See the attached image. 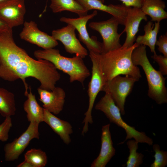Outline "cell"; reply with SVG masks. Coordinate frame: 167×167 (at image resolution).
I'll return each instance as SVG.
<instances>
[{"instance_id":"cell-6","label":"cell","mask_w":167,"mask_h":167,"mask_svg":"<svg viewBox=\"0 0 167 167\" xmlns=\"http://www.w3.org/2000/svg\"><path fill=\"white\" fill-rule=\"evenodd\" d=\"M89 56L92 63V76L88 90V107L84 114L85 117L83 122L84 123L81 133L83 135L88 131V123L92 124L93 122L92 113L94 103L97 95L100 91H102L106 82L102 71L98 54L89 52Z\"/></svg>"},{"instance_id":"cell-23","label":"cell","mask_w":167,"mask_h":167,"mask_svg":"<svg viewBox=\"0 0 167 167\" xmlns=\"http://www.w3.org/2000/svg\"><path fill=\"white\" fill-rule=\"evenodd\" d=\"M16 110L14 94L0 88V114L4 117L14 115Z\"/></svg>"},{"instance_id":"cell-25","label":"cell","mask_w":167,"mask_h":167,"mask_svg":"<svg viewBox=\"0 0 167 167\" xmlns=\"http://www.w3.org/2000/svg\"><path fill=\"white\" fill-rule=\"evenodd\" d=\"M24 160L31 163L34 167H44L47 162L46 153L40 149L32 148L24 154Z\"/></svg>"},{"instance_id":"cell-10","label":"cell","mask_w":167,"mask_h":167,"mask_svg":"<svg viewBox=\"0 0 167 167\" xmlns=\"http://www.w3.org/2000/svg\"><path fill=\"white\" fill-rule=\"evenodd\" d=\"M39 125L36 122H30L26 130L18 138L5 145L4 150L6 161H14L18 159L32 139H39Z\"/></svg>"},{"instance_id":"cell-19","label":"cell","mask_w":167,"mask_h":167,"mask_svg":"<svg viewBox=\"0 0 167 167\" xmlns=\"http://www.w3.org/2000/svg\"><path fill=\"white\" fill-rule=\"evenodd\" d=\"M30 91L25 96L27 99L23 104V108L27 113L28 122L38 124L43 122L44 108L38 103L34 94H33L29 88Z\"/></svg>"},{"instance_id":"cell-3","label":"cell","mask_w":167,"mask_h":167,"mask_svg":"<svg viewBox=\"0 0 167 167\" xmlns=\"http://www.w3.org/2000/svg\"><path fill=\"white\" fill-rule=\"evenodd\" d=\"M34 55L37 59H44L50 62L57 69L67 74L71 83L77 81L84 86L85 80L90 75V71L83 58L79 56L65 57L60 54L58 49L54 48L36 50Z\"/></svg>"},{"instance_id":"cell-7","label":"cell","mask_w":167,"mask_h":167,"mask_svg":"<svg viewBox=\"0 0 167 167\" xmlns=\"http://www.w3.org/2000/svg\"><path fill=\"white\" fill-rule=\"evenodd\" d=\"M137 81L129 76L118 75L107 82L103 88L102 91L110 94L122 115L125 114L126 98L131 92L135 83Z\"/></svg>"},{"instance_id":"cell-16","label":"cell","mask_w":167,"mask_h":167,"mask_svg":"<svg viewBox=\"0 0 167 167\" xmlns=\"http://www.w3.org/2000/svg\"><path fill=\"white\" fill-rule=\"evenodd\" d=\"M88 11L96 9L108 13L118 21L120 24L124 25L130 6L124 4L106 5L101 0H77Z\"/></svg>"},{"instance_id":"cell-26","label":"cell","mask_w":167,"mask_h":167,"mask_svg":"<svg viewBox=\"0 0 167 167\" xmlns=\"http://www.w3.org/2000/svg\"><path fill=\"white\" fill-rule=\"evenodd\" d=\"M153 149L155 152V160L151 165V167H165L167 165V152L161 150L159 145L154 144Z\"/></svg>"},{"instance_id":"cell-33","label":"cell","mask_w":167,"mask_h":167,"mask_svg":"<svg viewBox=\"0 0 167 167\" xmlns=\"http://www.w3.org/2000/svg\"><path fill=\"white\" fill-rule=\"evenodd\" d=\"M5 0H0V2H3L4 1H5Z\"/></svg>"},{"instance_id":"cell-17","label":"cell","mask_w":167,"mask_h":167,"mask_svg":"<svg viewBox=\"0 0 167 167\" xmlns=\"http://www.w3.org/2000/svg\"><path fill=\"white\" fill-rule=\"evenodd\" d=\"M110 126V124H108L102 127L101 150L97 157L91 164V167H105L115 154L116 150L113 146Z\"/></svg>"},{"instance_id":"cell-9","label":"cell","mask_w":167,"mask_h":167,"mask_svg":"<svg viewBox=\"0 0 167 167\" xmlns=\"http://www.w3.org/2000/svg\"><path fill=\"white\" fill-rule=\"evenodd\" d=\"M97 14L96 11L89 15L79 16L78 18H71L62 17L60 21L69 24L74 26L79 32L78 35L79 41L86 46L89 52L102 54L103 53L102 43L97 40L95 36L90 37L87 30L86 24L88 21L96 16Z\"/></svg>"},{"instance_id":"cell-11","label":"cell","mask_w":167,"mask_h":167,"mask_svg":"<svg viewBox=\"0 0 167 167\" xmlns=\"http://www.w3.org/2000/svg\"><path fill=\"white\" fill-rule=\"evenodd\" d=\"M75 30L74 26L68 24L60 29L53 30L52 36L63 44L66 52L84 58L88 55V52L76 38Z\"/></svg>"},{"instance_id":"cell-28","label":"cell","mask_w":167,"mask_h":167,"mask_svg":"<svg viewBox=\"0 0 167 167\" xmlns=\"http://www.w3.org/2000/svg\"><path fill=\"white\" fill-rule=\"evenodd\" d=\"M151 58L156 62L159 66V71L163 75H167V57L163 55L154 54Z\"/></svg>"},{"instance_id":"cell-31","label":"cell","mask_w":167,"mask_h":167,"mask_svg":"<svg viewBox=\"0 0 167 167\" xmlns=\"http://www.w3.org/2000/svg\"><path fill=\"white\" fill-rule=\"evenodd\" d=\"M17 167H34L33 165L29 162L24 160V161L18 165Z\"/></svg>"},{"instance_id":"cell-21","label":"cell","mask_w":167,"mask_h":167,"mask_svg":"<svg viewBox=\"0 0 167 167\" xmlns=\"http://www.w3.org/2000/svg\"><path fill=\"white\" fill-rule=\"evenodd\" d=\"M160 29V22H155L153 24L151 21L148 22L144 27V34L138 36L135 40L136 43L139 45L148 46L152 52L156 53L155 46Z\"/></svg>"},{"instance_id":"cell-2","label":"cell","mask_w":167,"mask_h":167,"mask_svg":"<svg viewBox=\"0 0 167 167\" xmlns=\"http://www.w3.org/2000/svg\"><path fill=\"white\" fill-rule=\"evenodd\" d=\"M139 45L136 43L128 48L115 49L98 56L102 71L106 82L121 75L131 76L138 81L141 77L139 68L133 63L132 54Z\"/></svg>"},{"instance_id":"cell-24","label":"cell","mask_w":167,"mask_h":167,"mask_svg":"<svg viewBox=\"0 0 167 167\" xmlns=\"http://www.w3.org/2000/svg\"><path fill=\"white\" fill-rule=\"evenodd\" d=\"M138 143L135 139L129 140L127 142L129 151V155L126 163L127 167H139L143 163V155L137 152Z\"/></svg>"},{"instance_id":"cell-32","label":"cell","mask_w":167,"mask_h":167,"mask_svg":"<svg viewBox=\"0 0 167 167\" xmlns=\"http://www.w3.org/2000/svg\"><path fill=\"white\" fill-rule=\"evenodd\" d=\"M9 27L6 23L0 20V32L2 31Z\"/></svg>"},{"instance_id":"cell-22","label":"cell","mask_w":167,"mask_h":167,"mask_svg":"<svg viewBox=\"0 0 167 167\" xmlns=\"http://www.w3.org/2000/svg\"><path fill=\"white\" fill-rule=\"evenodd\" d=\"M49 0V7L54 13L68 11L75 13L79 16L87 15L88 11L77 0Z\"/></svg>"},{"instance_id":"cell-4","label":"cell","mask_w":167,"mask_h":167,"mask_svg":"<svg viewBox=\"0 0 167 167\" xmlns=\"http://www.w3.org/2000/svg\"><path fill=\"white\" fill-rule=\"evenodd\" d=\"M131 58L134 64L141 66L144 71L148 83V96L158 104L167 103L166 78L150 63L147 56L146 46L140 45L135 48L132 53Z\"/></svg>"},{"instance_id":"cell-12","label":"cell","mask_w":167,"mask_h":167,"mask_svg":"<svg viewBox=\"0 0 167 167\" xmlns=\"http://www.w3.org/2000/svg\"><path fill=\"white\" fill-rule=\"evenodd\" d=\"M26 11L24 0H6L0 2V20L11 28L24 24Z\"/></svg>"},{"instance_id":"cell-13","label":"cell","mask_w":167,"mask_h":167,"mask_svg":"<svg viewBox=\"0 0 167 167\" xmlns=\"http://www.w3.org/2000/svg\"><path fill=\"white\" fill-rule=\"evenodd\" d=\"M23 24L24 27L19 34L21 39L44 49L54 48L58 45L57 41L52 36L40 30L34 21H25Z\"/></svg>"},{"instance_id":"cell-5","label":"cell","mask_w":167,"mask_h":167,"mask_svg":"<svg viewBox=\"0 0 167 167\" xmlns=\"http://www.w3.org/2000/svg\"><path fill=\"white\" fill-rule=\"evenodd\" d=\"M95 109L102 112L111 122L125 130L126 133V138L119 144H123L128 139L133 138L139 143H145L149 145L153 144L152 139L147 136L145 132L136 130L134 127L129 126L123 120L119 108L109 93L105 92V95L96 105Z\"/></svg>"},{"instance_id":"cell-18","label":"cell","mask_w":167,"mask_h":167,"mask_svg":"<svg viewBox=\"0 0 167 167\" xmlns=\"http://www.w3.org/2000/svg\"><path fill=\"white\" fill-rule=\"evenodd\" d=\"M43 122L47 123L60 137L66 144L71 142L70 135L73 132L71 124L68 122L62 120L53 114L44 109Z\"/></svg>"},{"instance_id":"cell-1","label":"cell","mask_w":167,"mask_h":167,"mask_svg":"<svg viewBox=\"0 0 167 167\" xmlns=\"http://www.w3.org/2000/svg\"><path fill=\"white\" fill-rule=\"evenodd\" d=\"M0 77L13 82L20 79L25 88V95L29 88L26 81L32 77L40 82L39 88L52 90L61 78L57 69L50 62L44 59H35L15 43L12 28L0 32Z\"/></svg>"},{"instance_id":"cell-15","label":"cell","mask_w":167,"mask_h":167,"mask_svg":"<svg viewBox=\"0 0 167 167\" xmlns=\"http://www.w3.org/2000/svg\"><path fill=\"white\" fill-rule=\"evenodd\" d=\"M147 20L146 15L140 8L129 7L125 21V28L122 32H126V37L122 48H128L134 44L136 35L142 20Z\"/></svg>"},{"instance_id":"cell-30","label":"cell","mask_w":167,"mask_h":167,"mask_svg":"<svg viewBox=\"0 0 167 167\" xmlns=\"http://www.w3.org/2000/svg\"><path fill=\"white\" fill-rule=\"evenodd\" d=\"M125 5L130 7L141 8L143 0H119Z\"/></svg>"},{"instance_id":"cell-14","label":"cell","mask_w":167,"mask_h":167,"mask_svg":"<svg viewBox=\"0 0 167 167\" xmlns=\"http://www.w3.org/2000/svg\"><path fill=\"white\" fill-rule=\"evenodd\" d=\"M37 91L39 100L42 103L44 109L56 115L62 111L66 97V93L63 89L55 87L52 90H48L38 88Z\"/></svg>"},{"instance_id":"cell-27","label":"cell","mask_w":167,"mask_h":167,"mask_svg":"<svg viewBox=\"0 0 167 167\" xmlns=\"http://www.w3.org/2000/svg\"><path fill=\"white\" fill-rule=\"evenodd\" d=\"M11 117L5 118L4 121L0 124V141L6 142L9 139V133L12 126Z\"/></svg>"},{"instance_id":"cell-8","label":"cell","mask_w":167,"mask_h":167,"mask_svg":"<svg viewBox=\"0 0 167 167\" xmlns=\"http://www.w3.org/2000/svg\"><path fill=\"white\" fill-rule=\"evenodd\" d=\"M119 24L118 20L113 16L106 20L92 22L89 24V27L98 32L102 37L103 53L122 47L120 37L123 32L119 34L118 32Z\"/></svg>"},{"instance_id":"cell-29","label":"cell","mask_w":167,"mask_h":167,"mask_svg":"<svg viewBox=\"0 0 167 167\" xmlns=\"http://www.w3.org/2000/svg\"><path fill=\"white\" fill-rule=\"evenodd\" d=\"M156 45L158 46L159 52L162 53L163 56L167 57V34L161 36L158 39L156 40Z\"/></svg>"},{"instance_id":"cell-20","label":"cell","mask_w":167,"mask_h":167,"mask_svg":"<svg viewBox=\"0 0 167 167\" xmlns=\"http://www.w3.org/2000/svg\"><path fill=\"white\" fill-rule=\"evenodd\" d=\"M165 7V3L162 0H143L140 8L151 18V21L160 22L167 18Z\"/></svg>"}]
</instances>
